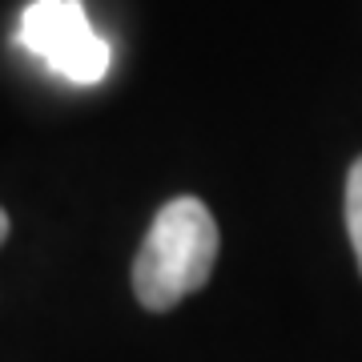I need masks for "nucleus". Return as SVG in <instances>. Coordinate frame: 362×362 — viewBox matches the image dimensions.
Masks as SVG:
<instances>
[{"label":"nucleus","mask_w":362,"mask_h":362,"mask_svg":"<svg viewBox=\"0 0 362 362\" xmlns=\"http://www.w3.org/2000/svg\"><path fill=\"white\" fill-rule=\"evenodd\" d=\"M218 262V221L197 197H173L153 218L137 262L133 294L145 310H169L209 282Z\"/></svg>","instance_id":"obj_1"},{"label":"nucleus","mask_w":362,"mask_h":362,"mask_svg":"<svg viewBox=\"0 0 362 362\" xmlns=\"http://www.w3.org/2000/svg\"><path fill=\"white\" fill-rule=\"evenodd\" d=\"M16 40L25 45L37 61L73 81V85H97L109 73V40L97 37L89 25V13L81 0H33L21 13V33Z\"/></svg>","instance_id":"obj_2"},{"label":"nucleus","mask_w":362,"mask_h":362,"mask_svg":"<svg viewBox=\"0 0 362 362\" xmlns=\"http://www.w3.org/2000/svg\"><path fill=\"white\" fill-rule=\"evenodd\" d=\"M346 233H350V246H354V258H358V270H362V157L346 173Z\"/></svg>","instance_id":"obj_3"},{"label":"nucleus","mask_w":362,"mask_h":362,"mask_svg":"<svg viewBox=\"0 0 362 362\" xmlns=\"http://www.w3.org/2000/svg\"><path fill=\"white\" fill-rule=\"evenodd\" d=\"M4 238H8V214L0 209V242H4Z\"/></svg>","instance_id":"obj_4"}]
</instances>
